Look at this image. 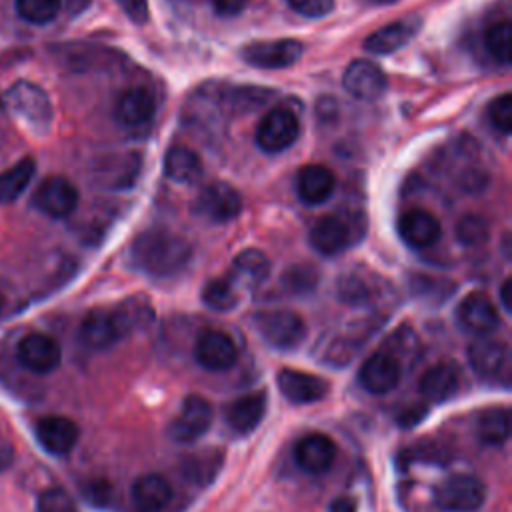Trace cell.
<instances>
[{"instance_id":"2","label":"cell","mask_w":512,"mask_h":512,"mask_svg":"<svg viewBox=\"0 0 512 512\" xmlns=\"http://www.w3.org/2000/svg\"><path fill=\"white\" fill-rule=\"evenodd\" d=\"M8 104L16 118H20L28 128L42 134L52 122V104L48 94L34 82L20 80L8 92Z\"/></svg>"},{"instance_id":"5","label":"cell","mask_w":512,"mask_h":512,"mask_svg":"<svg viewBox=\"0 0 512 512\" xmlns=\"http://www.w3.org/2000/svg\"><path fill=\"white\" fill-rule=\"evenodd\" d=\"M300 134L298 118L288 108H272L258 124L256 144L270 154L290 148Z\"/></svg>"},{"instance_id":"50","label":"cell","mask_w":512,"mask_h":512,"mask_svg":"<svg viewBox=\"0 0 512 512\" xmlns=\"http://www.w3.org/2000/svg\"><path fill=\"white\" fill-rule=\"evenodd\" d=\"M2 308H4V298H2V294H0V314H2Z\"/></svg>"},{"instance_id":"20","label":"cell","mask_w":512,"mask_h":512,"mask_svg":"<svg viewBox=\"0 0 512 512\" xmlns=\"http://www.w3.org/2000/svg\"><path fill=\"white\" fill-rule=\"evenodd\" d=\"M294 456L302 470L310 474H322L332 466L336 458V444L326 434H308L296 444Z\"/></svg>"},{"instance_id":"24","label":"cell","mask_w":512,"mask_h":512,"mask_svg":"<svg viewBox=\"0 0 512 512\" xmlns=\"http://www.w3.org/2000/svg\"><path fill=\"white\" fill-rule=\"evenodd\" d=\"M172 500V486L160 474H144L132 486V502L140 512H158Z\"/></svg>"},{"instance_id":"39","label":"cell","mask_w":512,"mask_h":512,"mask_svg":"<svg viewBox=\"0 0 512 512\" xmlns=\"http://www.w3.org/2000/svg\"><path fill=\"white\" fill-rule=\"evenodd\" d=\"M488 120L498 132H502V134L512 132V96L508 92L500 94L498 98H494L490 102Z\"/></svg>"},{"instance_id":"4","label":"cell","mask_w":512,"mask_h":512,"mask_svg":"<svg viewBox=\"0 0 512 512\" xmlns=\"http://www.w3.org/2000/svg\"><path fill=\"white\" fill-rule=\"evenodd\" d=\"M254 326L260 336L278 350H292L300 346L306 336L304 320L292 310H266L256 314Z\"/></svg>"},{"instance_id":"45","label":"cell","mask_w":512,"mask_h":512,"mask_svg":"<svg viewBox=\"0 0 512 512\" xmlns=\"http://www.w3.org/2000/svg\"><path fill=\"white\" fill-rule=\"evenodd\" d=\"M14 460V448L8 442V438H4L0 434V470H6Z\"/></svg>"},{"instance_id":"25","label":"cell","mask_w":512,"mask_h":512,"mask_svg":"<svg viewBox=\"0 0 512 512\" xmlns=\"http://www.w3.org/2000/svg\"><path fill=\"white\" fill-rule=\"evenodd\" d=\"M266 414V394L264 392H252L236 398L228 410L226 420L238 434H248L254 430Z\"/></svg>"},{"instance_id":"16","label":"cell","mask_w":512,"mask_h":512,"mask_svg":"<svg viewBox=\"0 0 512 512\" xmlns=\"http://www.w3.org/2000/svg\"><path fill=\"white\" fill-rule=\"evenodd\" d=\"M278 390L292 404H312L328 394V382L308 372L284 368L278 374Z\"/></svg>"},{"instance_id":"7","label":"cell","mask_w":512,"mask_h":512,"mask_svg":"<svg viewBox=\"0 0 512 512\" xmlns=\"http://www.w3.org/2000/svg\"><path fill=\"white\" fill-rule=\"evenodd\" d=\"M212 416L214 412L210 402L198 394H192L182 402L178 416L168 426V434L180 444H190L210 428Z\"/></svg>"},{"instance_id":"33","label":"cell","mask_w":512,"mask_h":512,"mask_svg":"<svg viewBox=\"0 0 512 512\" xmlns=\"http://www.w3.org/2000/svg\"><path fill=\"white\" fill-rule=\"evenodd\" d=\"M484 46L496 62L508 64L512 58V26H510V22L500 20V22L492 24L484 34Z\"/></svg>"},{"instance_id":"38","label":"cell","mask_w":512,"mask_h":512,"mask_svg":"<svg viewBox=\"0 0 512 512\" xmlns=\"http://www.w3.org/2000/svg\"><path fill=\"white\" fill-rule=\"evenodd\" d=\"M36 512H78L74 498L62 488H48L38 496Z\"/></svg>"},{"instance_id":"44","label":"cell","mask_w":512,"mask_h":512,"mask_svg":"<svg viewBox=\"0 0 512 512\" xmlns=\"http://www.w3.org/2000/svg\"><path fill=\"white\" fill-rule=\"evenodd\" d=\"M214 10L220 14V16H234V14H240L246 0H210Z\"/></svg>"},{"instance_id":"18","label":"cell","mask_w":512,"mask_h":512,"mask_svg":"<svg viewBox=\"0 0 512 512\" xmlns=\"http://www.w3.org/2000/svg\"><path fill=\"white\" fill-rule=\"evenodd\" d=\"M440 222L424 208H410L400 216L398 234L410 248H428L440 238Z\"/></svg>"},{"instance_id":"12","label":"cell","mask_w":512,"mask_h":512,"mask_svg":"<svg viewBox=\"0 0 512 512\" xmlns=\"http://www.w3.org/2000/svg\"><path fill=\"white\" fill-rule=\"evenodd\" d=\"M342 84H344L346 92L352 94L354 98L370 102L384 94L386 76L376 62L360 58V60H354L348 64V68L342 76Z\"/></svg>"},{"instance_id":"31","label":"cell","mask_w":512,"mask_h":512,"mask_svg":"<svg viewBox=\"0 0 512 512\" xmlns=\"http://www.w3.org/2000/svg\"><path fill=\"white\" fill-rule=\"evenodd\" d=\"M36 172L34 158H22L0 174V204H10L28 188Z\"/></svg>"},{"instance_id":"46","label":"cell","mask_w":512,"mask_h":512,"mask_svg":"<svg viewBox=\"0 0 512 512\" xmlns=\"http://www.w3.org/2000/svg\"><path fill=\"white\" fill-rule=\"evenodd\" d=\"M424 414H426V408H422V406H414V408H410V410L402 412V416H400V424H402V426H414V424H418V422L424 418Z\"/></svg>"},{"instance_id":"29","label":"cell","mask_w":512,"mask_h":512,"mask_svg":"<svg viewBox=\"0 0 512 512\" xmlns=\"http://www.w3.org/2000/svg\"><path fill=\"white\" fill-rule=\"evenodd\" d=\"M164 172L176 182H196L202 176V160L192 148L176 144L170 146L166 152Z\"/></svg>"},{"instance_id":"10","label":"cell","mask_w":512,"mask_h":512,"mask_svg":"<svg viewBox=\"0 0 512 512\" xmlns=\"http://www.w3.org/2000/svg\"><path fill=\"white\" fill-rule=\"evenodd\" d=\"M194 210L212 222H228L240 214L242 198L234 186L212 182L200 190Z\"/></svg>"},{"instance_id":"14","label":"cell","mask_w":512,"mask_h":512,"mask_svg":"<svg viewBox=\"0 0 512 512\" xmlns=\"http://www.w3.org/2000/svg\"><path fill=\"white\" fill-rule=\"evenodd\" d=\"M456 318H458V324L464 330H468L476 336H488L500 324V316L496 312V306L492 304V300L486 294H480V292L468 294L458 304Z\"/></svg>"},{"instance_id":"3","label":"cell","mask_w":512,"mask_h":512,"mask_svg":"<svg viewBox=\"0 0 512 512\" xmlns=\"http://www.w3.org/2000/svg\"><path fill=\"white\" fill-rule=\"evenodd\" d=\"M434 500L446 512H476L486 502V486L472 474H454L436 486Z\"/></svg>"},{"instance_id":"51","label":"cell","mask_w":512,"mask_h":512,"mask_svg":"<svg viewBox=\"0 0 512 512\" xmlns=\"http://www.w3.org/2000/svg\"><path fill=\"white\" fill-rule=\"evenodd\" d=\"M0 106H2V100H0Z\"/></svg>"},{"instance_id":"42","label":"cell","mask_w":512,"mask_h":512,"mask_svg":"<svg viewBox=\"0 0 512 512\" xmlns=\"http://www.w3.org/2000/svg\"><path fill=\"white\" fill-rule=\"evenodd\" d=\"M84 498L94 506H106L110 498V486L104 480H92L84 486Z\"/></svg>"},{"instance_id":"34","label":"cell","mask_w":512,"mask_h":512,"mask_svg":"<svg viewBox=\"0 0 512 512\" xmlns=\"http://www.w3.org/2000/svg\"><path fill=\"white\" fill-rule=\"evenodd\" d=\"M202 300L216 312H228L238 304V292L228 278H216L202 288Z\"/></svg>"},{"instance_id":"37","label":"cell","mask_w":512,"mask_h":512,"mask_svg":"<svg viewBox=\"0 0 512 512\" xmlns=\"http://www.w3.org/2000/svg\"><path fill=\"white\" fill-rule=\"evenodd\" d=\"M456 236L462 244L476 246L488 238V222L478 214H468L458 222Z\"/></svg>"},{"instance_id":"30","label":"cell","mask_w":512,"mask_h":512,"mask_svg":"<svg viewBox=\"0 0 512 512\" xmlns=\"http://www.w3.org/2000/svg\"><path fill=\"white\" fill-rule=\"evenodd\" d=\"M474 430L480 442L490 444V446H498L502 444L508 434H510V416L506 408L494 406V408H486L476 416L474 422Z\"/></svg>"},{"instance_id":"40","label":"cell","mask_w":512,"mask_h":512,"mask_svg":"<svg viewBox=\"0 0 512 512\" xmlns=\"http://www.w3.org/2000/svg\"><path fill=\"white\" fill-rule=\"evenodd\" d=\"M284 284L288 286V290L292 292H308L314 288L316 284V274L310 268L304 266H296L292 270H288L284 274Z\"/></svg>"},{"instance_id":"47","label":"cell","mask_w":512,"mask_h":512,"mask_svg":"<svg viewBox=\"0 0 512 512\" xmlns=\"http://www.w3.org/2000/svg\"><path fill=\"white\" fill-rule=\"evenodd\" d=\"M500 302L506 312L512 310V280L510 278H506L500 286Z\"/></svg>"},{"instance_id":"36","label":"cell","mask_w":512,"mask_h":512,"mask_svg":"<svg viewBox=\"0 0 512 512\" xmlns=\"http://www.w3.org/2000/svg\"><path fill=\"white\" fill-rule=\"evenodd\" d=\"M220 462H222V454L218 450H210V452H204V454L190 456L184 464V472L192 482H204L206 484L218 472Z\"/></svg>"},{"instance_id":"17","label":"cell","mask_w":512,"mask_h":512,"mask_svg":"<svg viewBox=\"0 0 512 512\" xmlns=\"http://www.w3.org/2000/svg\"><path fill=\"white\" fill-rule=\"evenodd\" d=\"M78 436L76 422L66 416H44L36 424V440L46 452L56 456L68 454L76 446Z\"/></svg>"},{"instance_id":"11","label":"cell","mask_w":512,"mask_h":512,"mask_svg":"<svg viewBox=\"0 0 512 512\" xmlns=\"http://www.w3.org/2000/svg\"><path fill=\"white\" fill-rule=\"evenodd\" d=\"M126 336L116 310H92L80 324V340L90 350H106Z\"/></svg>"},{"instance_id":"48","label":"cell","mask_w":512,"mask_h":512,"mask_svg":"<svg viewBox=\"0 0 512 512\" xmlns=\"http://www.w3.org/2000/svg\"><path fill=\"white\" fill-rule=\"evenodd\" d=\"M330 512H356V506L352 500L348 498H336L332 504H330Z\"/></svg>"},{"instance_id":"1","label":"cell","mask_w":512,"mask_h":512,"mask_svg":"<svg viewBox=\"0 0 512 512\" xmlns=\"http://www.w3.org/2000/svg\"><path fill=\"white\" fill-rule=\"evenodd\" d=\"M192 258L188 240L166 228L144 230L130 248V262L154 278H168L182 272Z\"/></svg>"},{"instance_id":"13","label":"cell","mask_w":512,"mask_h":512,"mask_svg":"<svg viewBox=\"0 0 512 512\" xmlns=\"http://www.w3.org/2000/svg\"><path fill=\"white\" fill-rule=\"evenodd\" d=\"M200 366L212 372H222L234 366L238 358V348L234 340L222 330H206L198 336L194 348Z\"/></svg>"},{"instance_id":"26","label":"cell","mask_w":512,"mask_h":512,"mask_svg":"<svg viewBox=\"0 0 512 512\" xmlns=\"http://www.w3.org/2000/svg\"><path fill=\"white\" fill-rule=\"evenodd\" d=\"M418 30V24L414 20H398L388 26H382L366 36L364 50L370 54H390L398 48H402Z\"/></svg>"},{"instance_id":"49","label":"cell","mask_w":512,"mask_h":512,"mask_svg":"<svg viewBox=\"0 0 512 512\" xmlns=\"http://www.w3.org/2000/svg\"><path fill=\"white\" fill-rule=\"evenodd\" d=\"M368 4H390V2H394V0H366Z\"/></svg>"},{"instance_id":"6","label":"cell","mask_w":512,"mask_h":512,"mask_svg":"<svg viewBox=\"0 0 512 512\" xmlns=\"http://www.w3.org/2000/svg\"><path fill=\"white\" fill-rule=\"evenodd\" d=\"M32 204L50 218H66L78 206V190L64 176H48L36 188Z\"/></svg>"},{"instance_id":"8","label":"cell","mask_w":512,"mask_h":512,"mask_svg":"<svg viewBox=\"0 0 512 512\" xmlns=\"http://www.w3.org/2000/svg\"><path fill=\"white\" fill-rule=\"evenodd\" d=\"M16 358L26 370L34 374H48L60 366L62 350L52 336L32 332L18 342Z\"/></svg>"},{"instance_id":"21","label":"cell","mask_w":512,"mask_h":512,"mask_svg":"<svg viewBox=\"0 0 512 512\" xmlns=\"http://www.w3.org/2000/svg\"><path fill=\"white\" fill-rule=\"evenodd\" d=\"M334 188H336V178L326 166L310 164L298 172L296 190L304 204L314 206V204L326 202L332 196Z\"/></svg>"},{"instance_id":"32","label":"cell","mask_w":512,"mask_h":512,"mask_svg":"<svg viewBox=\"0 0 512 512\" xmlns=\"http://www.w3.org/2000/svg\"><path fill=\"white\" fill-rule=\"evenodd\" d=\"M368 272H358V270H350L346 272L340 280H338V296L340 300L360 306V304H368L374 294V282L368 280Z\"/></svg>"},{"instance_id":"27","label":"cell","mask_w":512,"mask_h":512,"mask_svg":"<svg viewBox=\"0 0 512 512\" xmlns=\"http://www.w3.org/2000/svg\"><path fill=\"white\" fill-rule=\"evenodd\" d=\"M270 274V260L266 258L264 252L256 250V248H248L242 250L234 262H232V274H230V282L236 286H258L262 284Z\"/></svg>"},{"instance_id":"41","label":"cell","mask_w":512,"mask_h":512,"mask_svg":"<svg viewBox=\"0 0 512 512\" xmlns=\"http://www.w3.org/2000/svg\"><path fill=\"white\" fill-rule=\"evenodd\" d=\"M298 14L308 18H322L332 12L334 0H286Z\"/></svg>"},{"instance_id":"22","label":"cell","mask_w":512,"mask_h":512,"mask_svg":"<svg viewBox=\"0 0 512 512\" xmlns=\"http://www.w3.org/2000/svg\"><path fill=\"white\" fill-rule=\"evenodd\" d=\"M156 104L148 90L144 88H132L126 90L114 106V116L122 126L138 128L144 126L154 116Z\"/></svg>"},{"instance_id":"43","label":"cell","mask_w":512,"mask_h":512,"mask_svg":"<svg viewBox=\"0 0 512 512\" xmlns=\"http://www.w3.org/2000/svg\"><path fill=\"white\" fill-rule=\"evenodd\" d=\"M118 4L136 24H144L148 20V0H118Z\"/></svg>"},{"instance_id":"28","label":"cell","mask_w":512,"mask_h":512,"mask_svg":"<svg viewBox=\"0 0 512 512\" xmlns=\"http://www.w3.org/2000/svg\"><path fill=\"white\" fill-rule=\"evenodd\" d=\"M460 378L452 364H436L420 378V394L430 402H444L458 392Z\"/></svg>"},{"instance_id":"19","label":"cell","mask_w":512,"mask_h":512,"mask_svg":"<svg viewBox=\"0 0 512 512\" xmlns=\"http://www.w3.org/2000/svg\"><path fill=\"white\" fill-rule=\"evenodd\" d=\"M352 242V228L350 224L336 216L326 214L322 216L310 230V244L316 252L324 256H334L346 250V246Z\"/></svg>"},{"instance_id":"9","label":"cell","mask_w":512,"mask_h":512,"mask_svg":"<svg viewBox=\"0 0 512 512\" xmlns=\"http://www.w3.org/2000/svg\"><path fill=\"white\" fill-rule=\"evenodd\" d=\"M302 54V44L294 38L252 42L242 48L240 56L244 62L264 70H278L294 64Z\"/></svg>"},{"instance_id":"15","label":"cell","mask_w":512,"mask_h":512,"mask_svg":"<svg viewBox=\"0 0 512 512\" xmlns=\"http://www.w3.org/2000/svg\"><path fill=\"white\" fill-rule=\"evenodd\" d=\"M402 364L386 350L374 352L360 368V384L372 394H386L400 382Z\"/></svg>"},{"instance_id":"23","label":"cell","mask_w":512,"mask_h":512,"mask_svg":"<svg viewBox=\"0 0 512 512\" xmlns=\"http://www.w3.org/2000/svg\"><path fill=\"white\" fill-rule=\"evenodd\" d=\"M508 358V346L492 336H478L468 348V360L476 374L496 376Z\"/></svg>"},{"instance_id":"35","label":"cell","mask_w":512,"mask_h":512,"mask_svg":"<svg viewBox=\"0 0 512 512\" xmlns=\"http://www.w3.org/2000/svg\"><path fill=\"white\" fill-rule=\"evenodd\" d=\"M18 16L28 24H48L60 12V0H16Z\"/></svg>"}]
</instances>
